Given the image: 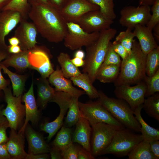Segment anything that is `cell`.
<instances>
[{"instance_id":"37","label":"cell","mask_w":159,"mask_h":159,"mask_svg":"<svg viewBox=\"0 0 159 159\" xmlns=\"http://www.w3.org/2000/svg\"><path fill=\"white\" fill-rule=\"evenodd\" d=\"M98 6L100 12L108 19L114 20L116 17L113 0H87Z\"/></svg>"},{"instance_id":"56","label":"cell","mask_w":159,"mask_h":159,"mask_svg":"<svg viewBox=\"0 0 159 159\" xmlns=\"http://www.w3.org/2000/svg\"><path fill=\"white\" fill-rule=\"evenodd\" d=\"M153 1L154 0H139V5H146L150 6L152 5Z\"/></svg>"},{"instance_id":"23","label":"cell","mask_w":159,"mask_h":159,"mask_svg":"<svg viewBox=\"0 0 159 159\" xmlns=\"http://www.w3.org/2000/svg\"><path fill=\"white\" fill-rule=\"evenodd\" d=\"M29 50H22L21 52L13 54L8 53L6 57L0 64L6 67H11L18 71H23L30 68L28 60Z\"/></svg>"},{"instance_id":"40","label":"cell","mask_w":159,"mask_h":159,"mask_svg":"<svg viewBox=\"0 0 159 159\" xmlns=\"http://www.w3.org/2000/svg\"><path fill=\"white\" fill-rule=\"evenodd\" d=\"M112 42H110L105 59L101 66L114 65L120 66L122 60L120 57L112 48Z\"/></svg>"},{"instance_id":"11","label":"cell","mask_w":159,"mask_h":159,"mask_svg":"<svg viewBox=\"0 0 159 159\" xmlns=\"http://www.w3.org/2000/svg\"><path fill=\"white\" fill-rule=\"evenodd\" d=\"M115 87L114 93L116 97L125 100L133 111L143 104L146 90L144 81L133 86L122 85Z\"/></svg>"},{"instance_id":"9","label":"cell","mask_w":159,"mask_h":159,"mask_svg":"<svg viewBox=\"0 0 159 159\" xmlns=\"http://www.w3.org/2000/svg\"><path fill=\"white\" fill-rule=\"evenodd\" d=\"M91 154L95 158L101 155L111 143L117 129L108 124L99 122L91 126Z\"/></svg>"},{"instance_id":"5","label":"cell","mask_w":159,"mask_h":159,"mask_svg":"<svg viewBox=\"0 0 159 159\" xmlns=\"http://www.w3.org/2000/svg\"><path fill=\"white\" fill-rule=\"evenodd\" d=\"M124 128L116 130L108 146L101 155L112 154L117 157L127 156L139 143L143 140L141 134Z\"/></svg>"},{"instance_id":"8","label":"cell","mask_w":159,"mask_h":159,"mask_svg":"<svg viewBox=\"0 0 159 159\" xmlns=\"http://www.w3.org/2000/svg\"><path fill=\"white\" fill-rule=\"evenodd\" d=\"M67 32L63 40L65 46L71 50L87 47L97 39L100 32L89 33L85 32L77 23H67Z\"/></svg>"},{"instance_id":"13","label":"cell","mask_w":159,"mask_h":159,"mask_svg":"<svg viewBox=\"0 0 159 159\" xmlns=\"http://www.w3.org/2000/svg\"><path fill=\"white\" fill-rule=\"evenodd\" d=\"M51 57L46 49L36 46L29 50L28 53L30 68L37 70L41 77H48L54 70L50 59Z\"/></svg>"},{"instance_id":"50","label":"cell","mask_w":159,"mask_h":159,"mask_svg":"<svg viewBox=\"0 0 159 159\" xmlns=\"http://www.w3.org/2000/svg\"><path fill=\"white\" fill-rule=\"evenodd\" d=\"M49 153L52 159H62L61 151L54 146H53L50 148Z\"/></svg>"},{"instance_id":"39","label":"cell","mask_w":159,"mask_h":159,"mask_svg":"<svg viewBox=\"0 0 159 159\" xmlns=\"http://www.w3.org/2000/svg\"><path fill=\"white\" fill-rule=\"evenodd\" d=\"M146 86L145 97H148L159 92V69L153 75H147L144 80Z\"/></svg>"},{"instance_id":"6","label":"cell","mask_w":159,"mask_h":159,"mask_svg":"<svg viewBox=\"0 0 159 159\" xmlns=\"http://www.w3.org/2000/svg\"><path fill=\"white\" fill-rule=\"evenodd\" d=\"M79 105L81 117L87 120L91 126L103 122L113 126L117 130L125 128L98 100L86 103L79 101Z\"/></svg>"},{"instance_id":"16","label":"cell","mask_w":159,"mask_h":159,"mask_svg":"<svg viewBox=\"0 0 159 159\" xmlns=\"http://www.w3.org/2000/svg\"><path fill=\"white\" fill-rule=\"evenodd\" d=\"M23 18L18 11L10 10L0 11V48L7 49L5 37L20 22Z\"/></svg>"},{"instance_id":"19","label":"cell","mask_w":159,"mask_h":159,"mask_svg":"<svg viewBox=\"0 0 159 159\" xmlns=\"http://www.w3.org/2000/svg\"><path fill=\"white\" fill-rule=\"evenodd\" d=\"M7 149L12 159H25L27 153L24 150V132L11 129L6 143Z\"/></svg>"},{"instance_id":"30","label":"cell","mask_w":159,"mask_h":159,"mask_svg":"<svg viewBox=\"0 0 159 159\" xmlns=\"http://www.w3.org/2000/svg\"><path fill=\"white\" fill-rule=\"evenodd\" d=\"M128 159H156L152 152L149 142L143 140L129 153Z\"/></svg>"},{"instance_id":"12","label":"cell","mask_w":159,"mask_h":159,"mask_svg":"<svg viewBox=\"0 0 159 159\" xmlns=\"http://www.w3.org/2000/svg\"><path fill=\"white\" fill-rule=\"evenodd\" d=\"M98 10V6L87 0H69L60 11L67 23L77 24L80 17L85 14Z\"/></svg>"},{"instance_id":"25","label":"cell","mask_w":159,"mask_h":159,"mask_svg":"<svg viewBox=\"0 0 159 159\" xmlns=\"http://www.w3.org/2000/svg\"><path fill=\"white\" fill-rule=\"evenodd\" d=\"M143 108L141 105L133 111V114L140 125V132L143 140L149 142L159 140V130L148 124L143 120L141 115Z\"/></svg>"},{"instance_id":"42","label":"cell","mask_w":159,"mask_h":159,"mask_svg":"<svg viewBox=\"0 0 159 159\" xmlns=\"http://www.w3.org/2000/svg\"><path fill=\"white\" fill-rule=\"evenodd\" d=\"M80 148L73 143L61 151L63 159H78V154Z\"/></svg>"},{"instance_id":"41","label":"cell","mask_w":159,"mask_h":159,"mask_svg":"<svg viewBox=\"0 0 159 159\" xmlns=\"http://www.w3.org/2000/svg\"><path fill=\"white\" fill-rule=\"evenodd\" d=\"M152 6L150 8L151 17L146 26L152 30L157 24H159V0H154Z\"/></svg>"},{"instance_id":"20","label":"cell","mask_w":159,"mask_h":159,"mask_svg":"<svg viewBox=\"0 0 159 159\" xmlns=\"http://www.w3.org/2000/svg\"><path fill=\"white\" fill-rule=\"evenodd\" d=\"M24 135L28 143V153L37 154L49 153L50 149L43 136L34 130L29 123L24 130Z\"/></svg>"},{"instance_id":"14","label":"cell","mask_w":159,"mask_h":159,"mask_svg":"<svg viewBox=\"0 0 159 159\" xmlns=\"http://www.w3.org/2000/svg\"><path fill=\"white\" fill-rule=\"evenodd\" d=\"M113 20L104 16L100 10L90 11L82 16L77 24L85 32H100L110 28Z\"/></svg>"},{"instance_id":"28","label":"cell","mask_w":159,"mask_h":159,"mask_svg":"<svg viewBox=\"0 0 159 159\" xmlns=\"http://www.w3.org/2000/svg\"><path fill=\"white\" fill-rule=\"evenodd\" d=\"M120 66L114 65L101 66L96 76V80L103 83L114 82L119 74Z\"/></svg>"},{"instance_id":"48","label":"cell","mask_w":159,"mask_h":159,"mask_svg":"<svg viewBox=\"0 0 159 159\" xmlns=\"http://www.w3.org/2000/svg\"><path fill=\"white\" fill-rule=\"evenodd\" d=\"M0 159H11L7 149L6 143L0 144Z\"/></svg>"},{"instance_id":"26","label":"cell","mask_w":159,"mask_h":159,"mask_svg":"<svg viewBox=\"0 0 159 159\" xmlns=\"http://www.w3.org/2000/svg\"><path fill=\"white\" fill-rule=\"evenodd\" d=\"M70 79L74 85L82 89L90 98L93 99L98 98V91L93 86L87 74L81 73Z\"/></svg>"},{"instance_id":"35","label":"cell","mask_w":159,"mask_h":159,"mask_svg":"<svg viewBox=\"0 0 159 159\" xmlns=\"http://www.w3.org/2000/svg\"><path fill=\"white\" fill-rule=\"evenodd\" d=\"M78 99L73 97L65 119L66 127H70L75 125L81 117Z\"/></svg>"},{"instance_id":"2","label":"cell","mask_w":159,"mask_h":159,"mask_svg":"<svg viewBox=\"0 0 159 159\" xmlns=\"http://www.w3.org/2000/svg\"><path fill=\"white\" fill-rule=\"evenodd\" d=\"M146 57L138 42L134 39L131 52L126 58L122 60L119 75L114 82L115 86L131 85L143 81L146 75Z\"/></svg>"},{"instance_id":"24","label":"cell","mask_w":159,"mask_h":159,"mask_svg":"<svg viewBox=\"0 0 159 159\" xmlns=\"http://www.w3.org/2000/svg\"><path fill=\"white\" fill-rule=\"evenodd\" d=\"M37 106L42 109L52 102L55 95L54 88L51 87L47 78L41 77L37 82Z\"/></svg>"},{"instance_id":"18","label":"cell","mask_w":159,"mask_h":159,"mask_svg":"<svg viewBox=\"0 0 159 159\" xmlns=\"http://www.w3.org/2000/svg\"><path fill=\"white\" fill-rule=\"evenodd\" d=\"M21 99L25 104V119L23 125L18 131L24 132L25 128L29 122L30 121L32 125H35L38 122L40 116L39 111L34 95L33 81L28 91L22 95Z\"/></svg>"},{"instance_id":"15","label":"cell","mask_w":159,"mask_h":159,"mask_svg":"<svg viewBox=\"0 0 159 159\" xmlns=\"http://www.w3.org/2000/svg\"><path fill=\"white\" fill-rule=\"evenodd\" d=\"M14 32V36L19 40V45L22 50H29L34 48L37 43L38 32L32 22L23 18Z\"/></svg>"},{"instance_id":"52","label":"cell","mask_w":159,"mask_h":159,"mask_svg":"<svg viewBox=\"0 0 159 159\" xmlns=\"http://www.w3.org/2000/svg\"><path fill=\"white\" fill-rule=\"evenodd\" d=\"M71 60L74 64L77 67H83L84 64V61L83 59L74 57Z\"/></svg>"},{"instance_id":"34","label":"cell","mask_w":159,"mask_h":159,"mask_svg":"<svg viewBox=\"0 0 159 159\" xmlns=\"http://www.w3.org/2000/svg\"><path fill=\"white\" fill-rule=\"evenodd\" d=\"M159 69V47L146 55L145 73L148 76L154 75Z\"/></svg>"},{"instance_id":"49","label":"cell","mask_w":159,"mask_h":159,"mask_svg":"<svg viewBox=\"0 0 159 159\" xmlns=\"http://www.w3.org/2000/svg\"><path fill=\"white\" fill-rule=\"evenodd\" d=\"M49 155L47 153L37 154L27 153L25 159H48L49 158Z\"/></svg>"},{"instance_id":"31","label":"cell","mask_w":159,"mask_h":159,"mask_svg":"<svg viewBox=\"0 0 159 159\" xmlns=\"http://www.w3.org/2000/svg\"><path fill=\"white\" fill-rule=\"evenodd\" d=\"M1 65L4 73L7 74L11 82L13 95L18 97L22 95L24 90L25 82L27 78L26 76L14 73L7 67Z\"/></svg>"},{"instance_id":"60","label":"cell","mask_w":159,"mask_h":159,"mask_svg":"<svg viewBox=\"0 0 159 159\" xmlns=\"http://www.w3.org/2000/svg\"><path fill=\"white\" fill-rule=\"evenodd\" d=\"M1 10H0V11Z\"/></svg>"},{"instance_id":"54","label":"cell","mask_w":159,"mask_h":159,"mask_svg":"<svg viewBox=\"0 0 159 159\" xmlns=\"http://www.w3.org/2000/svg\"><path fill=\"white\" fill-rule=\"evenodd\" d=\"M74 54V57L83 59L85 58V54L84 51L81 49H78Z\"/></svg>"},{"instance_id":"51","label":"cell","mask_w":159,"mask_h":159,"mask_svg":"<svg viewBox=\"0 0 159 159\" xmlns=\"http://www.w3.org/2000/svg\"><path fill=\"white\" fill-rule=\"evenodd\" d=\"M20 47L19 45L11 46L10 45L8 46L7 51L9 53L16 54L21 52Z\"/></svg>"},{"instance_id":"21","label":"cell","mask_w":159,"mask_h":159,"mask_svg":"<svg viewBox=\"0 0 159 159\" xmlns=\"http://www.w3.org/2000/svg\"><path fill=\"white\" fill-rule=\"evenodd\" d=\"M75 125V130L72 135L73 142L81 145L83 148L91 153V126L87 120L81 117Z\"/></svg>"},{"instance_id":"55","label":"cell","mask_w":159,"mask_h":159,"mask_svg":"<svg viewBox=\"0 0 159 159\" xmlns=\"http://www.w3.org/2000/svg\"><path fill=\"white\" fill-rule=\"evenodd\" d=\"M8 41L10 45L11 46L18 45L19 44V40L17 37L14 36L9 38Z\"/></svg>"},{"instance_id":"44","label":"cell","mask_w":159,"mask_h":159,"mask_svg":"<svg viewBox=\"0 0 159 159\" xmlns=\"http://www.w3.org/2000/svg\"><path fill=\"white\" fill-rule=\"evenodd\" d=\"M112 48L122 59L126 58L129 54L125 49L120 43L114 41L111 43Z\"/></svg>"},{"instance_id":"58","label":"cell","mask_w":159,"mask_h":159,"mask_svg":"<svg viewBox=\"0 0 159 159\" xmlns=\"http://www.w3.org/2000/svg\"><path fill=\"white\" fill-rule=\"evenodd\" d=\"M11 0H0V10L6 5Z\"/></svg>"},{"instance_id":"45","label":"cell","mask_w":159,"mask_h":159,"mask_svg":"<svg viewBox=\"0 0 159 159\" xmlns=\"http://www.w3.org/2000/svg\"><path fill=\"white\" fill-rule=\"evenodd\" d=\"M151 150L156 159H159V141L156 140L149 142Z\"/></svg>"},{"instance_id":"27","label":"cell","mask_w":159,"mask_h":159,"mask_svg":"<svg viewBox=\"0 0 159 159\" xmlns=\"http://www.w3.org/2000/svg\"><path fill=\"white\" fill-rule=\"evenodd\" d=\"M57 59L63 75L66 78L69 79L81 73L78 67L72 63L70 56L67 53L61 52L58 56Z\"/></svg>"},{"instance_id":"29","label":"cell","mask_w":159,"mask_h":159,"mask_svg":"<svg viewBox=\"0 0 159 159\" xmlns=\"http://www.w3.org/2000/svg\"><path fill=\"white\" fill-rule=\"evenodd\" d=\"M59 115L55 120L51 122H46L41 124L40 126L41 130L48 134L46 138L48 142H49L60 128L63 123V119L68 109L60 108Z\"/></svg>"},{"instance_id":"38","label":"cell","mask_w":159,"mask_h":159,"mask_svg":"<svg viewBox=\"0 0 159 159\" xmlns=\"http://www.w3.org/2000/svg\"><path fill=\"white\" fill-rule=\"evenodd\" d=\"M135 37L132 29L127 28L120 32L116 36L115 41L120 43L125 49L129 54L131 52Z\"/></svg>"},{"instance_id":"43","label":"cell","mask_w":159,"mask_h":159,"mask_svg":"<svg viewBox=\"0 0 159 159\" xmlns=\"http://www.w3.org/2000/svg\"><path fill=\"white\" fill-rule=\"evenodd\" d=\"M9 127V123L3 115H0V144L6 143L8 139L6 130Z\"/></svg>"},{"instance_id":"47","label":"cell","mask_w":159,"mask_h":159,"mask_svg":"<svg viewBox=\"0 0 159 159\" xmlns=\"http://www.w3.org/2000/svg\"><path fill=\"white\" fill-rule=\"evenodd\" d=\"M95 158L90 153L83 148H80L78 154V159H94Z\"/></svg>"},{"instance_id":"36","label":"cell","mask_w":159,"mask_h":159,"mask_svg":"<svg viewBox=\"0 0 159 159\" xmlns=\"http://www.w3.org/2000/svg\"><path fill=\"white\" fill-rule=\"evenodd\" d=\"M28 0H11L1 10H10L18 12L22 18L27 19L31 8Z\"/></svg>"},{"instance_id":"10","label":"cell","mask_w":159,"mask_h":159,"mask_svg":"<svg viewBox=\"0 0 159 159\" xmlns=\"http://www.w3.org/2000/svg\"><path fill=\"white\" fill-rule=\"evenodd\" d=\"M120 14V24L132 30L137 25H146L151 17V8L146 5L127 6L121 10Z\"/></svg>"},{"instance_id":"4","label":"cell","mask_w":159,"mask_h":159,"mask_svg":"<svg viewBox=\"0 0 159 159\" xmlns=\"http://www.w3.org/2000/svg\"><path fill=\"white\" fill-rule=\"evenodd\" d=\"M98 92L97 100L115 119L125 127L134 132H140V125L134 116L133 111L125 100L109 97L101 90Z\"/></svg>"},{"instance_id":"7","label":"cell","mask_w":159,"mask_h":159,"mask_svg":"<svg viewBox=\"0 0 159 159\" xmlns=\"http://www.w3.org/2000/svg\"><path fill=\"white\" fill-rule=\"evenodd\" d=\"M3 90L7 105L3 110L2 115L7 119L9 127L19 131L23 125L25 115V105L21 103L22 95L14 96L11 89L7 87Z\"/></svg>"},{"instance_id":"33","label":"cell","mask_w":159,"mask_h":159,"mask_svg":"<svg viewBox=\"0 0 159 159\" xmlns=\"http://www.w3.org/2000/svg\"><path fill=\"white\" fill-rule=\"evenodd\" d=\"M147 97L145 99L143 104V108L149 116L159 121V92Z\"/></svg>"},{"instance_id":"1","label":"cell","mask_w":159,"mask_h":159,"mask_svg":"<svg viewBox=\"0 0 159 159\" xmlns=\"http://www.w3.org/2000/svg\"><path fill=\"white\" fill-rule=\"evenodd\" d=\"M28 17L38 33L48 42L57 43L63 40L67 31V22L59 10L48 3L34 4Z\"/></svg>"},{"instance_id":"22","label":"cell","mask_w":159,"mask_h":159,"mask_svg":"<svg viewBox=\"0 0 159 159\" xmlns=\"http://www.w3.org/2000/svg\"><path fill=\"white\" fill-rule=\"evenodd\" d=\"M133 32L135 37L138 40L142 51L145 54L159 47L152 30L146 25H137L134 28Z\"/></svg>"},{"instance_id":"46","label":"cell","mask_w":159,"mask_h":159,"mask_svg":"<svg viewBox=\"0 0 159 159\" xmlns=\"http://www.w3.org/2000/svg\"><path fill=\"white\" fill-rule=\"evenodd\" d=\"M69 0H48V3L59 11Z\"/></svg>"},{"instance_id":"17","label":"cell","mask_w":159,"mask_h":159,"mask_svg":"<svg viewBox=\"0 0 159 159\" xmlns=\"http://www.w3.org/2000/svg\"><path fill=\"white\" fill-rule=\"evenodd\" d=\"M48 80L49 83L54 87L56 91L63 92L73 97L78 98L85 94L84 91L79 90L73 86L71 80L64 77L58 66L50 75Z\"/></svg>"},{"instance_id":"59","label":"cell","mask_w":159,"mask_h":159,"mask_svg":"<svg viewBox=\"0 0 159 159\" xmlns=\"http://www.w3.org/2000/svg\"><path fill=\"white\" fill-rule=\"evenodd\" d=\"M3 105L0 106V115H2V112L3 110Z\"/></svg>"},{"instance_id":"53","label":"cell","mask_w":159,"mask_h":159,"mask_svg":"<svg viewBox=\"0 0 159 159\" xmlns=\"http://www.w3.org/2000/svg\"><path fill=\"white\" fill-rule=\"evenodd\" d=\"M153 36L157 42H159V24H157L153 29Z\"/></svg>"},{"instance_id":"3","label":"cell","mask_w":159,"mask_h":159,"mask_svg":"<svg viewBox=\"0 0 159 159\" xmlns=\"http://www.w3.org/2000/svg\"><path fill=\"white\" fill-rule=\"evenodd\" d=\"M117 32L116 29L111 28L101 31L97 39L86 47L82 71L88 74L92 84L96 80V74L103 62L109 44Z\"/></svg>"},{"instance_id":"57","label":"cell","mask_w":159,"mask_h":159,"mask_svg":"<svg viewBox=\"0 0 159 159\" xmlns=\"http://www.w3.org/2000/svg\"><path fill=\"white\" fill-rule=\"evenodd\" d=\"M32 5L37 3H48V0H29Z\"/></svg>"},{"instance_id":"32","label":"cell","mask_w":159,"mask_h":159,"mask_svg":"<svg viewBox=\"0 0 159 159\" xmlns=\"http://www.w3.org/2000/svg\"><path fill=\"white\" fill-rule=\"evenodd\" d=\"M72 135V129L70 127L62 126L53 142V146L61 151L73 143Z\"/></svg>"}]
</instances>
